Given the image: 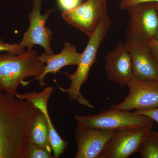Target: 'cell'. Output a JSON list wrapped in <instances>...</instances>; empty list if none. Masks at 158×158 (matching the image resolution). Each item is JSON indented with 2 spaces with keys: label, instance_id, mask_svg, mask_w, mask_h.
<instances>
[{
  "label": "cell",
  "instance_id": "4",
  "mask_svg": "<svg viewBox=\"0 0 158 158\" xmlns=\"http://www.w3.org/2000/svg\"><path fill=\"white\" fill-rule=\"evenodd\" d=\"M74 119L77 124L86 127L116 131L143 127L152 128L155 123L146 115L110 109L95 115H76Z\"/></svg>",
  "mask_w": 158,
  "mask_h": 158
},
{
  "label": "cell",
  "instance_id": "22",
  "mask_svg": "<svg viewBox=\"0 0 158 158\" xmlns=\"http://www.w3.org/2000/svg\"><path fill=\"white\" fill-rule=\"evenodd\" d=\"M134 112L138 114L148 116L152 118L155 122L158 123V108L152 110H135Z\"/></svg>",
  "mask_w": 158,
  "mask_h": 158
},
{
  "label": "cell",
  "instance_id": "23",
  "mask_svg": "<svg viewBox=\"0 0 158 158\" xmlns=\"http://www.w3.org/2000/svg\"><path fill=\"white\" fill-rule=\"evenodd\" d=\"M146 43L158 62V40L155 38H153Z\"/></svg>",
  "mask_w": 158,
  "mask_h": 158
},
{
  "label": "cell",
  "instance_id": "18",
  "mask_svg": "<svg viewBox=\"0 0 158 158\" xmlns=\"http://www.w3.org/2000/svg\"><path fill=\"white\" fill-rule=\"evenodd\" d=\"M24 158H55L47 150L29 142Z\"/></svg>",
  "mask_w": 158,
  "mask_h": 158
},
{
  "label": "cell",
  "instance_id": "7",
  "mask_svg": "<svg viewBox=\"0 0 158 158\" xmlns=\"http://www.w3.org/2000/svg\"><path fill=\"white\" fill-rule=\"evenodd\" d=\"M107 0H87L73 10L63 11V19L88 37L107 13Z\"/></svg>",
  "mask_w": 158,
  "mask_h": 158
},
{
  "label": "cell",
  "instance_id": "2",
  "mask_svg": "<svg viewBox=\"0 0 158 158\" xmlns=\"http://www.w3.org/2000/svg\"><path fill=\"white\" fill-rule=\"evenodd\" d=\"M37 56L33 49L20 55L0 54V92L15 96L19 85L24 79L40 75L45 63Z\"/></svg>",
  "mask_w": 158,
  "mask_h": 158
},
{
  "label": "cell",
  "instance_id": "6",
  "mask_svg": "<svg viewBox=\"0 0 158 158\" xmlns=\"http://www.w3.org/2000/svg\"><path fill=\"white\" fill-rule=\"evenodd\" d=\"M42 2L43 0H33L32 11L28 15L30 25L20 44L27 50L33 49L35 45L41 46L44 48L45 54L52 55L54 52L50 44L53 33L50 29L46 27V23L55 10L48 9L44 14H41Z\"/></svg>",
  "mask_w": 158,
  "mask_h": 158
},
{
  "label": "cell",
  "instance_id": "16",
  "mask_svg": "<svg viewBox=\"0 0 158 158\" xmlns=\"http://www.w3.org/2000/svg\"><path fill=\"white\" fill-rule=\"evenodd\" d=\"M45 116L48 123L49 141L53 155L55 158H59L66 151L69 142L63 140L57 132L49 115Z\"/></svg>",
  "mask_w": 158,
  "mask_h": 158
},
{
  "label": "cell",
  "instance_id": "8",
  "mask_svg": "<svg viewBox=\"0 0 158 158\" xmlns=\"http://www.w3.org/2000/svg\"><path fill=\"white\" fill-rule=\"evenodd\" d=\"M127 86L128 95L123 101L113 105L110 109L130 111L158 108V80L141 81L134 77Z\"/></svg>",
  "mask_w": 158,
  "mask_h": 158
},
{
  "label": "cell",
  "instance_id": "17",
  "mask_svg": "<svg viewBox=\"0 0 158 158\" xmlns=\"http://www.w3.org/2000/svg\"><path fill=\"white\" fill-rule=\"evenodd\" d=\"M138 152L143 158H158V138L152 129Z\"/></svg>",
  "mask_w": 158,
  "mask_h": 158
},
{
  "label": "cell",
  "instance_id": "11",
  "mask_svg": "<svg viewBox=\"0 0 158 158\" xmlns=\"http://www.w3.org/2000/svg\"><path fill=\"white\" fill-rule=\"evenodd\" d=\"M107 78L121 87L127 86L134 77L129 52L125 43L120 42L105 57Z\"/></svg>",
  "mask_w": 158,
  "mask_h": 158
},
{
  "label": "cell",
  "instance_id": "3",
  "mask_svg": "<svg viewBox=\"0 0 158 158\" xmlns=\"http://www.w3.org/2000/svg\"><path fill=\"white\" fill-rule=\"evenodd\" d=\"M111 20L108 15L102 20L89 37L88 44L85 50L81 53L76 71L73 73H65L67 78L71 81L70 86L67 89L59 87V89L63 93L68 94L69 101H77L80 104L90 109L94 108L82 95L81 88L88 80L90 69L96 62L99 48L111 27Z\"/></svg>",
  "mask_w": 158,
  "mask_h": 158
},
{
  "label": "cell",
  "instance_id": "25",
  "mask_svg": "<svg viewBox=\"0 0 158 158\" xmlns=\"http://www.w3.org/2000/svg\"><path fill=\"white\" fill-rule=\"evenodd\" d=\"M155 133L156 136H157V137L158 138V132L155 131Z\"/></svg>",
  "mask_w": 158,
  "mask_h": 158
},
{
  "label": "cell",
  "instance_id": "13",
  "mask_svg": "<svg viewBox=\"0 0 158 158\" xmlns=\"http://www.w3.org/2000/svg\"><path fill=\"white\" fill-rule=\"evenodd\" d=\"M81 57V53L77 51L75 46L66 41L59 53L48 55L44 53L38 56V59L46 63L44 70L39 77L28 81H23L21 85L26 86L33 81L37 80L40 87H44L46 85L44 80L47 75L49 73L56 74L60 69L65 66L77 65Z\"/></svg>",
  "mask_w": 158,
  "mask_h": 158
},
{
  "label": "cell",
  "instance_id": "12",
  "mask_svg": "<svg viewBox=\"0 0 158 158\" xmlns=\"http://www.w3.org/2000/svg\"><path fill=\"white\" fill-rule=\"evenodd\" d=\"M135 78L141 81L158 80V62L147 43L126 40Z\"/></svg>",
  "mask_w": 158,
  "mask_h": 158
},
{
  "label": "cell",
  "instance_id": "1",
  "mask_svg": "<svg viewBox=\"0 0 158 158\" xmlns=\"http://www.w3.org/2000/svg\"><path fill=\"white\" fill-rule=\"evenodd\" d=\"M37 109L27 100L0 92V158H24L28 130Z\"/></svg>",
  "mask_w": 158,
  "mask_h": 158
},
{
  "label": "cell",
  "instance_id": "21",
  "mask_svg": "<svg viewBox=\"0 0 158 158\" xmlns=\"http://www.w3.org/2000/svg\"><path fill=\"white\" fill-rule=\"evenodd\" d=\"M147 2L158 3V0H120L119 6L122 10H126L131 6L141 3Z\"/></svg>",
  "mask_w": 158,
  "mask_h": 158
},
{
  "label": "cell",
  "instance_id": "24",
  "mask_svg": "<svg viewBox=\"0 0 158 158\" xmlns=\"http://www.w3.org/2000/svg\"><path fill=\"white\" fill-rule=\"evenodd\" d=\"M157 10H158V3H157ZM155 39L158 40V25H157V33L156 35Z\"/></svg>",
  "mask_w": 158,
  "mask_h": 158
},
{
  "label": "cell",
  "instance_id": "20",
  "mask_svg": "<svg viewBox=\"0 0 158 158\" xmlns=\"http://www.w3.org/2000/svg\"><path fill=\"white\" fill-rule=\"evenodd\" d=\"M60 9L63 11L73 10L82 4V0H57Z\"/></svg>",
  "mask_w": 158,
  "mask_h": 158
},
{
  "label": "cell",
  "instance_id": "10",
  "mask_svg": "<svg viewBox=\"0 0 158 158\" xmlns=\"http://www.w3.org/2000/svg\"><path fill=\"white\" fill-rule=\"evenodd\" d=\"M116 131L77 124L74 132L77 148L75 158H99Z\"/></svg>",
  "mask_w": 158,
  "mask_h": 158
},
{
  "label": "cell",
  "instance_id": "5",
  "mask_svg": "<svg viewBox=\"0 0 158 158\" xmlns=\"http://www.w3.org/2000/svg\"><path fill=\"white\" fill-rule=\"evenodd\" d=\"M126 10L129 15L126 40L146 43L155 38L158 25L157 3H141Z\"/></svg>",
  "mask_w": 158,
  "mask_h": 158
},
{
  "label": "cell",
  "instance_id": "15",
  "mask_svg": "<svg viewBox=\"0 0 158 158\" xmlns=\"http://www.w3.org/2000/svg\"><path fill=\"white\" fill-rule=\"evenodd\" d=\"M53 90V87H48L39 93L36 91H31L23 94L17 93L15 96L19 99L27 100L30 102L46 116L49 115L48 105Z\"/></svg>",
  "mask_w": 158,
  "mask_h": 158
},
{
  "label": "cell",
  "instance_id": "14",
  "mask_svg": "<svg viewBox=\"0 0 158 158\" xmlns=\"http://www.w3.org/2000/svg\"><path fill=\"white\" fill-rule=\"evenodd\" d=\"M29 142L47 150L52 153L48 138L47 119L43 113L37 110L29 125L28 130Z\"/></svg>",
  "mask_w": 158,
  "mask_h": 158
},
{
  "label": "cell",
  "instance_id": "19",
  "mask_svg": "<svg viewBox=\"0 0 158 158\" xmlns=\"http://www.w3.org/2000/svg\"><path fill=\"white\" fill-rule=\"evenodd\" d=\"M2 52L20 55L25 52L26 51L20 43L10 44L4 42L2 39H0V52Z\"/></svg>",
  "mask_w": 158,
  "mask_h": 158
},
{
  "label": "cell",
  "instance_id": "9",
  "mask_svg": "<svg viewBox=\"0 0 158 158\" xmlns=\"http://www.w3.org/2000/svg\"><path fill=\"white\" fill-rule=\"evenodd\" d=\"M152 128L143 127L117 130L99 158H128L138 152Z\"/></svg>",
  "mask_w": 158,
  "mask_h": 158
}]
</instances>
